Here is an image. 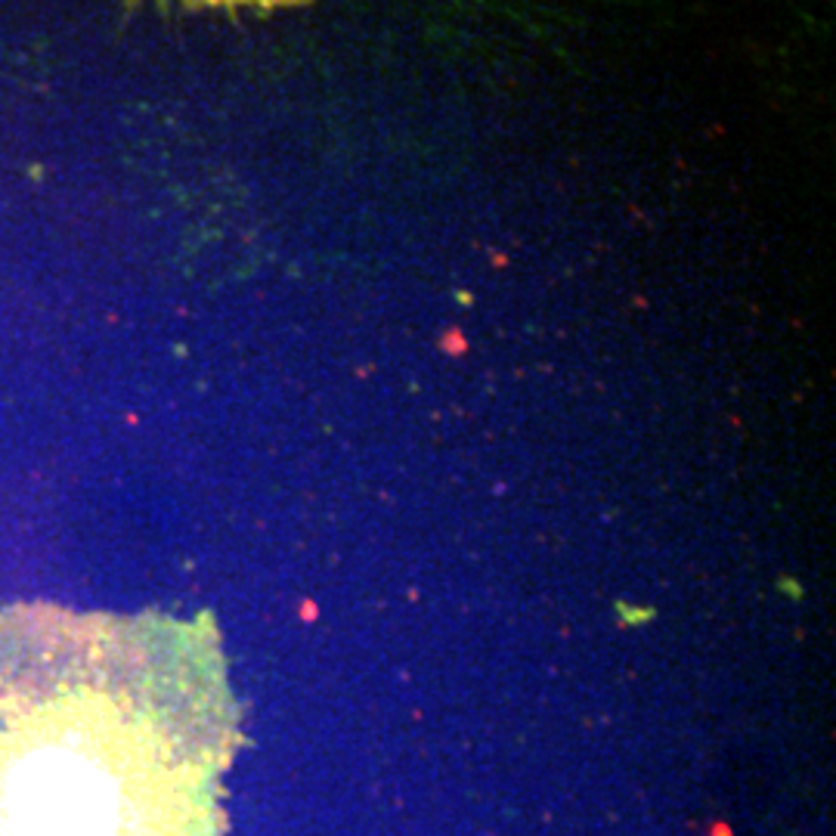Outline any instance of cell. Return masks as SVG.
I'll return each instance as SVG.
<instances>
[{"mask_svg": "<svg viewBox=\"0 0 836 836\" xmlns=\"http://www.w3.org/2000/svg\"><path fill=\"white\" fill-rule=\"evenodd\" d=\"M236 744L208 620L0 608V836H227Z\"/></svg>", "mask_w": 836, "mask_h": 836, "instance_id": "6da1fadb", "label": "cell"}]
</instances>
